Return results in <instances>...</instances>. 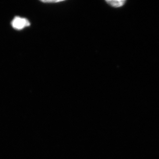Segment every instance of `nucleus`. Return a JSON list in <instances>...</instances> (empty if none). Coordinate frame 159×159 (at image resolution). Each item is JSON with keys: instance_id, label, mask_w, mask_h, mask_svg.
I'll return each instance as SVG.
<instances>
[{"instance_id": "obj_1", "label": "nucleus", "mask_w": 159, "mask_h": 159, "mask_svg": "<svg viewBox=\"0 0 159 159\" xmlns=\"http://www.w3.org/2000/svg\"><path fill=\"white\" fill-rule=\"evenodd\" d=\"M11 24L14 29L19 30L29 27L31 25V23L27 19L19 16L15 17L11 21Z\"/></svg>"}, {"instance_id": "obj_3", "label": "nucleus", "mask_w": 159, "mask_h": 159, "mask_svg": "<svg viewBox=\"0 0 159 159\" xmlns=\"http://www.w3.org/2000/svg\"><path fill=\"white\" fill-rule=\"evenodd\" d=\"M64 1H61V0H57V1H52V0H50V1H41V2L44 3H47V4H49V3H59L61 2H63Z\"/></svg>"}, {"instance_id": "obj_2", "label": "nucleus", "mask_w": 159, "mask_h": 159, "mask_svg": "<svg viewBox=\"0 0 159 159\" xmlns=\"http://www.w3.org/2000/svg\"><path fill=\"white\" fill-rule=\"evenodd\" d=\"M105 2L112 7L119 8L124 6L126 1L125 0H107Z\"/></svg>"}]
</instances>
